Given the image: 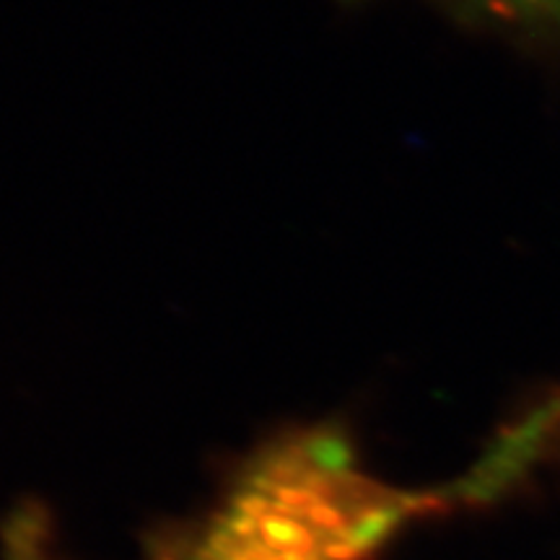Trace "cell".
<instances>
[{"label":"cell","mask_w":560,"mask_h":560,"mask_svg":"<svg viewBox=\"0 0 560 560\" xmlns=\"http://www.w3.org/2000/svg\"><path fill=\"white\" fill-rule=\"evenodd\" d=\"M493 3L516 16H535L560 24V0H493Z\"/></svg>","instance_id":"1"}]
</instances>
